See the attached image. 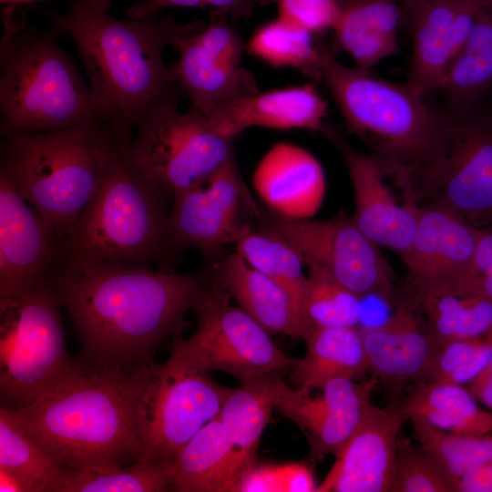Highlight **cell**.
<instances>
[{
	"label": "cell",
	"mask_w": 492,
	"mask_h": 492,
	"mask_svg": "<svg viewBox=\"0 0 492 492\" xmlns=\"http://www.w3.org/2000/svg\"><path fill=\"white\" fill-rule=\"evenodd\" d=\"M476 397L460 384L419 383L400 410L407 419L422 420L448 433L480 436L492 432V412L481 408Z\"/></svg>",
	"instance_id": "cell-29"
},
{
	"label": "cell",
	"mask_w": 492,
	"mask_h": 492,
	"mask_svg": "<svg viewBox=\"0 0 492 492\" xmlns=\"http://www.w3.org/2000/svg\"><path fill=\"white\" fill-rule=\"evenodd\" d=\"M400 4L408 19L428 0H393Z\"/></svg>",
	"instance_id": "cell-50"
},
{
	"label": "cell",
	"mask_w": 492,
	"mask_h": 492,
	"mask_svg": "<svg viewBox=\"0 0 492 492\" xmlns=\"http://www.w3.org/2000/svg\"><path fill=\"white\" fill-rule=\"evenodd\" d=\"M392 492H456V479L421 446L399 440Z\"/></svg>",
	"instance_id": "cell-39"
},
{
	"label": "cell",
	"mask_w": 492,
	"mask_h": 492,
	"mask_svg": "<svg viewBox=\"0 0 492 492\" xmlns=\"http://www.w3.org/2000/svg\"><path fill=\"white\" fill-rule=\"evenodd\" d=\"M179 96L152 107L138 121L125 151L136 168L166 193L195 187L234 155L233 138L221 136L194 108L178 109Z\"/></svg>",
	"instance_id": "cell-11"
},
{
	"label": "cell",
	"mask_w": 492,
	"mask_h": 492,
	"mask_svg": "<svg viewBox=\"0 0 492 492\" xmlns=\"http://www.w3.org/2000/svg\"><path fill=\"white\" fill-rule=\"evenodd\" d=\"M405 420L400 408L371 405L316 492H392Z\"/></svg>",
	"instance_id": "cell-20"
},
{
	"label": "cell",
	"mask_w": 492,
	"mask_h": 492,
	"mask_svg": "<svg viewBox=\"0 0 492 492\" xmlns=\"http://www.w3.org/2000/svg\"><path fill=\"white\" fill-rule=\"evenodd\" d=\"M466 387L478 402L492 412V357L483 371Z\"/></svg>",
	"instance_id": "cell-48"
},
{
	"label": "cell",
	"mask_w": 492,
	"mask_h": 492,
	"mask_svg": "<svg viewBox=\"0 0 492 492\" xmlns=\"http://www.w3.org/2000/svg\"><path fill=\"white\" fill-rule=\"evenodd\" d=\"M61 304L50 283L0 297V395L26 405L83 372L67 354Z\"/></svg>",
	"instance_id": "cell-9"
},
{
	"label": "cell",
	"mask_w": 492,
	"mask_h": 492,
	"mask_svg": "<svg viewBox=\"0 0 492 492\" xmlns=\"http://www.w3.org/2000/svg\"><path fill=\"white\" fill-rule=\"evenodd\" d=\"M63 241L0 170V297L50 282Z\"/></svg>",
	"instance_id": "cell-17"
},
{
	"label": "cell",
	"mask_w": 492,
	"mask_h": 492,
	"mask_svg": "<svg viewBox=\"0 0 492 492\" xmlns=\"http://www.w3.org/2000/svg\"><path fill=\"white\" fill-rule=\"evenodd\" d=\"M1 492H36L33 485L21 475L0 467Z\"/></svg>",
	"instance_id": "cell-49"
},
{
	"label": "cell",
	"mask_w": 492,
	"mask_h": 492,
	"mask_svg": "<svg viewBox=\"0 0 492 492\" xmlns=\"http://www.w3.org/2000/svg\"><path fill=\"white\" fill-rule=\"evenodd\" d=\"M320 37L278 16L254 32L248 50L272 67H290L318 81L322 76Z\"/></svg>",
	"instance_id": "cell-35"
},
{
	"label": "cell",
	"mask_w": 492,
	"mask_h": 492,
	"mask_svg": "<svg viewBox=\"0 0 492 492\" xmlns=\"http://www.w3.org/2000/svg\"><path fill=\"white\" fill-rule=\"evenodd\" d=\"M340 16L335 40L355 62L370 70L398 51L397 31L404 10L393 0H336Z\"/></svg>",
	"instance_id": "cell-27"
},
{
	"label": "cell",
	"mask_w": 492,
	"mask_h": 492,
	"mask_svg": "<svg viewBox=\"0 0 492 492\" xmlns=\"http://www.w3.org/2000/svg\"><path fill=\"white\" fill-rule=\"evenodd\" d=\"M303 339L306 353L292 369V381L297 388L311 392L329 380H355L370 370L358 327L313 328Z\"/></svg>",
	"instance_id": "cell-28"
},
{
	"label": "cell",
	"mask_w": 492,
	"mask_h": 492,
	"mask_svg": "<svg viewBox=\"0 0 492 492\" xmlns=\"http://www.w3.org/2000/svg\"><path fill=\"white\" fill-rule=\"evenodd\" d=\"M130 405L140 460L169 470L183 446L218 416L231 388L170 354L129 371Z\"/></svg>",
	"instance_id": "cell-10"
},
{
	"label": "cell",
	"mask_w": 492,
	"mask_h": 492,
	"mask_svg": "<svg viewBox=\"0 0 492 492\" xmlns=\"http://www.w3.org/2000/svg\"><path fill=\"white\" fill-rule=\"evenodd\" d=\"M307 267L308 287L303 308L305 334L317 327H357L360 296L324 270L313 264H307Z\"/></svg>",
	"instance_id": "cell-37"
},
{
	"label": "cell",
	"mask_w": 492,
	"mask_h": 492,
	"mask_svg": "<svg viewBox=\"0 0 492 492\" xmlns=\"http://www.w3.org/2000/svg\"><path fill=\"white\" fill-rule=\"evenodd\" d=\"M477 8L471 0H428L408 19L413 46L407 84L416 93L425 97L441 89Z\"/></svg>",
	"instance_id": "cell-21"
},
{
	"label": "cell",
	"mask_w": 492,
	"mask_h": 492,
	"mask_svg": "<svg viewBox=\"0 0 492 492\" xmlns=\"http://www.w3.org/2000/svg\"><path fill=\"white\" fill-rule=\"evenodd\" d=\"M492 87V10L478 6L473 26L450 65L440 91L449 106L484 101Z\"/></svg>",
	"instance_id": "cell-31"
},
{
	"label": "cell",
	"mask_w": 492,
	"mask_h": 492,
	"mask_svg": "<svg viewBox=\"0 0 492 492\" xmlns=\"http://www.w3.org/2000/svg\"><path fill=\"white\" fill-rule=\"evenodd\" d=\"M492 357V329L485 335L447 343L439 347L428 381L466 385Z\"/></svg>",
	"instance_id": "cell-40"
},
{
	"label": "cell",
	"mask_w": 492,
	"mask_h": 492,
	"mask_svg": "<svg viewBox=\"0 0 492 492\" xmlns=\"http://www.w3.org/2000/svg\"><path fill=\"white\" fill-rule=\"evenodd\" d=\"M235 244L236 252L251 267L288 292L304 321L308 277L303 272L305 263L300 252L284 238L264 228L251 229Z\"/></svg>",
	"instance_id": "cell-34"
},
{
	"label": "cell",
	"mask_w": 492,
	"mask_h": 492,
	"mask_svg": "<svg viewBox=\"0 0 492 492\" xmlns=\"http://www.w3.org/2000/svg\"><path fill=\"white\" fill-rule=\"evenodd\" d=\"M124 145L115 151L97 193L63 241L67 262L147 264L169 243L166 192L136 168Z\"/></svg>",
	"instance_id": "cell-7"
},
{
	"label": "cell",
	"mask_w": 492,
	"mask_h": 492,
	"mask_svg": "<svg viewBox=\"0 0 492 492\" xmlns=\"http://www.w3.org/2000/svg\"><path fill=\"white\" fill-rule=\"evenodd\" d=\"M320 131L339 149L348 169L354 196V222L377 245L403 258L414 240L419 206L400 202L373 154L354 149L325 125Z\"/></svg>",
	"instance_id": "cell-19"
},
{
	"label": "cell",
	"mask_w": 492,
	"mask_h": 492,
	"mask_svg": "<svg viewBox=\"0 0 492 492\" xmlns=\"http://www.w3.org/2000/svg\"><path fill=\"white\" fill-rule=\"evenodd\" d=\"M5 15L0 49L2 136L105 120L89 87L56 41L58 31L25 29ZM106 121V120H105Z\"/></svg>",
	"instance_id": "cell-6"
},
{
	"label": "cell",
	"mask_w": 492,
	"mask_h": 492,
	"mask_svg": "<svg viewBox=\"0 0 492 492\" xmlns=\"http://www.w3.org/2000/svg\"><path fill=\"white\" fill-rule=\"evenodd\" d=\"M36 1H42V0H0L2 4L7 5L31 4Z\"/></svg>",
	"instance_id": "cell-52"
},
{
	"label": "cell",
	"mask_w": 492,
	"mask_h": 492,
	"mask_svg": "<svg viewBox=\"0 0 492 492\" xmlns=\"http://www.w3.org/2000/svg\"><path fill=\"white\" fill-rule=\"evenodd\" d=\"M432 157L412 179L404 198L444 208L476 228H492V109L487 97L448 106Z\"/></svg>",
	"instance_id": "cell-8"
},
{
	"label": "cell",
	"mask_w": 492,
	"mask_h": 492,
	"mask_svg": "<svg viewBox=\"0 0 492 492\" xmlns=\"http://www.w3.org/2000/svg\"><path fill=\"white\" fill-rule=\"evenodd\" d=\"M289 241L304 263L315 265L348 290L364 296L377 294L398 301L394 272L381 251L352 217L327 220L271 219L263 227Z\"/></svg>",
	"instance_id": "cell-13"
},
{
	"label": "cell",
	"mask_w": 492,
	"mask_h": 492,
	"mask_svg": "<svg viewBox=\"0 0 492 492\" xmlns=\"http://www.w3.org/2000/svg\"><path fill=\"white\" fill-rule=\"evenodd\" d=\"M478 228L436 205L418 207L409 251L402 258L415 300L464 285L473 275Z\"/></svg>",
	"instance_id": "cell-16"
},
{
	"label": "cell",
	"mask_w": 492,
	"mask_h": 492,
	"mask_svg": "<svg viewBox=\"0 0 492 492\" xmlns=\"http://www.w3.org/2000/svg\"><path fill=\"white\" fill-rule=\"evenodd\" d=\"M412 422L420 446L456 479L492 462V434L464 436L439 430L422 420Z\"/></svg>",
	"instance_id": "cell-38"
},
{
	"label": "cell",
	"mask_w": 492,
	"mask_h": 492,
	"mask_svg": "<svg viewBox=\"0 0 492 492\" xmlns=\"http://www.w3.org/2000/svg\"><path fill=\"white\" fill-rule=\"evenodd\" d=\"M252 183L277 218L288 220L313 216L325 193V177L318 159L287 142H278L265 153L254 170Z\"/></svg>",
	"instance_id": "cell-23"
},
{
	"label": "cell",
	"mask_w": 492,
	"mask_h": 492,
	"mask_svg": "<svg viewBox=\"0 0 492 492\" xmlns=\"http://www.w3.org/2000/svg\"><path fill=\"white\" fill-rule=\"evenodd\" d=\"M379 379L364 382L334 378L322 387V395L284 386L275 410L302 431L310 445L312 461L335 456L358 428L371 406V395Z\"/></svg>",
	"instance_id": "cell-18"
},
{
	"label": "cell",
	"mask_w": 492,
	"mask_h": 492,
	"mask_svg": "<svg viewBox=\"0 0 492 492\" xmlns=\"http://www.w3.org/2000/svg\"><path fill=\"white\" fill-rule=\"evenodd\" d=\"M173 197L169 243L205 253L235 243L252 229L250 218L259 214L234 155L203 182Z\"/></svg>",
	"instance_id": "cell-14"
},
{
	"label": "cell",
	"mask_w": 492,
	"mask_h": 492,
	"mask_svg": "<svg viewBox=\"0 0 492 492\" xmlns=\"http://www.w3.org/2000/svg\"><path fill=\"white\" fill-rule=\"evenodd\" d=\"M172 46L179 57L169 67V77L206 118L235 98L259 92L253 75L241 67L243 44L230 26L210 23Z\"/></svg>",
	"instance_id": "cell-15"
},
{
	"label": "cell",
	"mask_w": 492,
	"mask_h": 492,
	"mask_svg": "<svg viewBox=\"0 0 492 492\" xmlns=\"http://www.w3.org/2000/svg\"><path fill=\"white\" fill-rule=\"evenodd\" d=\"M287 463L254 462L241 477L234 492H285Z\"/></svg>",
	"instance_id": "cell-42"
},
{
	"label": "cell",
	"mask_w": 492,
	"mask_h": 492,
	"mask_svg": "<svg viewBox=\"0 0 492 492\" xmlns=\"http://www.w3.org/2000/svg\"><path fill=\"white\" fill-rule=\"evenodd\" d=\"M400 301L390 318L372 328H358L370 370L388 383L428 381L439 349L417 300Z\"/></svg>",
	"instance_id": "cell-22"
},
{
	"label": "cell",
	"mask_w": 492,
	"mask_h": 492,
	"mask_svg": "<svg viewBox=\"0 0 492 492\" xmlns=\"http://www.w3.org/2000/svg\"><path fill=\"white\" fill-rule=\"evenodd\" d=\"M456 492H492V462L460 477Z\"/></svg>",
	"instance_id": "cell-47"
},
{
	"label": "cell",
	"mask_w": 492,
	"mask_h": 492,
	"mask_svg": "<svg viewBox=\"0 0 492 492\" xmlns=\"http://www.w3.org/2000/svg\"><path fill=\"white\" fill-rule=\"evenodd\" d=\"M317 487L311 464L287 462L285 492H316Z\"/></svg>",
	"instance_id": "cell-45"
},
{
	"label": "cell",
	"mask_w": 492,
	"mask_h": 492,
	"mask_svg": "<svg viewBox=\"0 0 492 492\" xmlns=\"http://www.w3.org/2000/svg\"><path fill=\"white\" fill-rule=\"evenodd\" d=\"M213 282L194 310L198 325L188 339L173 338L171 354L204 372L228 373L240 382L269 373L292 370L298 358L285 354L271 333Z\"/></svg>",
	"instance_id": "cell-12"
},
{
	"label": "cell",
	"mask_w": 492,
	"mask_h": 492,
	"mask_svg": "<svg viewBox=\"0 0 492 492\" xmlns=\"http://www.w3.org/2000/svg\"><path fill=\"white\" fill-rule=\"evenodd\" d=\"M427 328L439 346L480 337L492 329V301L457 287L418 301Z\"/></svg>",
	"instance_id": "cell-32"
},
{
	"label": "cell",
	"mask_w": 492,
	"mask_h": 492,
	"mask_svg": "<svg viewBox=\"0 0 492 492\" xmlns=\"http://www.w3.org/2000/svg\"><path fill=\"white\" fill-rule=\"evenodd\" d=\"M231 450L218 416L183 446L169 468L171 490L227 492Z\"/></svg>",
	"instance_id": "cell-30"
},
{
	"label": "cell",
	"mask_w": 492,
	"mask_h": 492,
	"mask_svg": "<svg viewBox=\"0 0 492 492\" xmlns=\"http://www.w3.org/2000/svg\"><path fill=\"white\" fill-rule=\"evenodd\" d=\"M480 7L492 10V0H471Z\"/></svg>",
	"instance_id": "cell-53"
},
{
	"label": "cell",
	"mask_w": 492,
	"mask_h": 492,
	"mask_svg": "<svg viewBox=\"0 0 492 492\" xmlns=\"http://www.w3.org/2000/svg\"><path fill=\"white\" fill-rule=\"evenodd\" d=\"M101 12H108L111 0H77Z\"/></svg>",
	"instance_id": "cell-51"
},
{
	"label": "cell",
	"mask_w": 492,
	"mask_h": 492,
	"mask_svg": "<svg viewBox=\"0 0 492 492\" xmlns=\"http://www.w3.org/2000/svg\"><path fill=\"white\" fill-rule=\"evenodd\" d=\"M278 16L321 36L333 30L340 16L336 0H276Z\"/></svg>",
	"instance_id": "cell-41"
},
{
	"label": "cell",
	"mask_w": 492,
	"mask_h": 492,
	"mask_svg": "<svg viewBox=\"0 0 492 492\" xmlns=\"http://www.w3.org/2000/svg\"><path fill=\"white\" fill-rule=\"evenodd\" d=\"M171 490L169 470L138 459L130 466L67 468L59 492H163Z\"/></svg>",
	"instance_id": "cell-36"
},
{
	"label": "cell",
	"mask_w": 492,
	"mask_h": 492,
	"mask_svg": "<svg viewBox=\"0 0 492 492\" xmlns=\"http://www.w3.org/2000/svg\"><path fill=\"white\" fill-rule=\"evenodd\" d=\"M276 0H203L204 7L213 9L215 15H230L232 18H248L259 7Z\"/></svg>",
	"instance_id": "cell-44"
},
{
	"label": "cell",
	"mask_w": 492,
	"mask_h": 492,
	"mask_svg": "<svg viewBox=\"0 0 492 492\" xmlns=\"http://www.w3.org/2000/svg\"><path fill=\"white\" fill-rule=\"evenodd\" d=\"M50 283L92 372L131 371L153 363L159 347L181 334L185 313L211 284L200 274L154 272L127 261H65Z\"/></svg>",
	"instance_id": "cell-1"
},
{
	"label": "cell",
	"mask_w": 492,
	"mask_h": 492,
	"mask_svg": "<svg viewBox=\"0 0 492 492\" xmlns=\"http://www.w3.org/2000/svg\"><path fill=\"white\" fill-rule=\"evenodd\" d=\"M43 14L75 42L93 102L122 144L152 107L179 96L163 60L166 46L205 26L158 15L119 20L77 0L68 14Z\"/></svg>",
	"instance_id": "cell-2"
},
{
	"label": "cell",
	"mask_w": 492,
	"mask_h": 492,
	"mask_svg": "<svg viewBox=\"0 0 492 492\" xmlns=\"http://www.w3.org/2000/svg\"><path fill=\"white\" fill-rule=\"evenodd\" d=\"M487 101H488V103H489V105L491 107V109H492V98H490L489 96L487 97Z\"/></svg>",
	"instance_id": "cell-54"
},
{
	"label": "cell",
	"mask_w": 492,
	"mask_h": 492,
	"mask_svg": "<svg viewBox=\"0 0 492 492\" xmlns=\"http://www.w3.org/2000/svg\"><path fill=\"white\" fill-rule=\"evenodd\" d=\"M13 409L25 429L67 468L123 466L141 454L129 371L82 372Z\"/></svg>",
	"instance_id": "cell-3"
},
{
	"label": "cell",
	"mask_w": 492,
	"mask_h": 492,
	"mask_svg": "<svg viewBox=\"0 0 492 492\" xmlns=\"http://www.w3.org/2000/svg\"><path fill=\"white\" fill-rule=\"evenodd\" d=\"M218 415L231 445L227 492H234L243 473L256 461L258 446L286 383L280 372L240 382Z\"/></svg>",
	"instance_id": "cell-25"
},
{
	"label": "cell",
	"mask_w": 492,
	"mask_h": 492,
	"mask_svg": "<svg viewBox=\"0 0 492 492\" xmlns=\"http://www.w3.org/2000/svg\"><path fill=\"white\" fill-rule=\"evenodd\" d=\"M322 76L348 129L362 138L397 188L406 187L433 155L446 110L430 106L407 83L340 63L320 39Z\"/></svg>",
	"instance_id": "cell-4"
},
{
	"label": "cell",
	"mask_w": 492,
	"mask_h": 492,
	"mask_svg": "<svg viewBox=\"0 0 492 492\" xmlns=\"http://www.w3.org/2000/svg\"><path fill=\"white\" fill-rule=\"evenodd\" d=\"M121 144L105 120L4 136L1 170L63 241Z\"/></svg>",
	"instance_id": "cell-5"
},
{
	"label": "cell",
	"mask_w": 492,
	"mask_h": 492,
	"mask_svg": "<svg viewBox=\"0 0 492 492\" xmlns=\"http://www.w3.org/2000/svg\"><path fill=\"white\" fill-rule=\"evenodd\" d=\"M204 7L203 0H140L127 10L129 18H143L158 15L167 7Z\"/></svg>",
	"instance_id": "cell-46"
},
{
	"label": "cell",
	"mask_w": 492,
	"mask_h": 492,
	"mask_svg": "<svg viewBox=\"0 0 492 492\" xmlns=\"http://www.w3.org/2000/svg\"><path fill=\"white\" fill-rule=\"evenodd\" d=\"M0 467L24 477L36 492H59L67 472L6 405L0 407Z\"/></svg>",
	"instance_id": "cell-33"
},
{
	"label": "cell",
	"mask_w": 492,
	"mask_h": 492,
	"mask_svg": "<svg viewBox=\"0 0 492 492\" xmlns=\"http://www.w3.org/2000/svg\"><path fill=\"white\" fill-rule=\"evenodd\" d=\"M327 102L313 85L276 88L235 98L207 118L221 136L233 138L250 128L320 131Z\"/></svg>",
	"instance_id": "cell-24"
},
{
	"label": "cell",
	"mask_w": 492,
	"mask_h": 492,
	"mask_svg": "<svg viewBox=\"0 0 492 492\" xmlns=\"http://www.w3.org/2000/svg\"><path fill=\"white\" fill-rule=\"evenodd\" d=\"M492 301V228H480L470 280L460 286Z\"/></svg>",
	"instance_id": "cell-43"
},
{
	"label": "cell",
	"mask_w": 492,
	"mask_h": 492,
	"mask_svg": "<svg viewBox=\"0 0 492 492\" xmlns=\"http://www.w3.org/2000/svg\"><path fill=\"white\" fill-rule=\"evenodd\" d=\"M213 282L271 333L303 338V318L288 292L251 267L237 252L214 266Z\"/></svg>",
	"instance_id": "cell-26"
}]
</instances>
